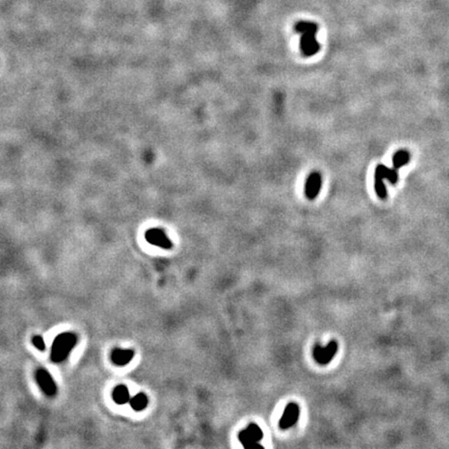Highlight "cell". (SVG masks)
<instances>
[{
  "instance_id": "obj_1",
  "label": "cell",
  "mask_w": 449,
  "mask_h": 449,
  "mask_svg": "<svg viewBox=\"0 0 449 449\" xmlns=\"http://www.w3.org/2000/svg\"><path fill=\"white\" fill-rule=\"evenodd\" d=\"M77 344V336L72 332H64L55 339L51 346L50 359L53 363H62L69 357L70 353Z\"/></svg>"
},
{
  "instance_id": "obj_2",
  "label": "cell",
  "mask_w": 449,
  "mask_h": 449,
  "mask_svg": "<svg viewBox=\"0 0 449 449\" xmlns=\"http://www.w3.org/2000/svg\"><path fill=\"white\" fill-rule=\"evenodd\" d=\"M238 439L242 446L245 448L251 447H263L259 444V442L263 439V432L256 423H250L249 426L241 430L238 434Z\"/></svg>"
},
{
  "instance_id": "obj_3",
  "label": "cell",
  "mask_w": 449,
  "mask_h": 449,
  "mask_svg": "<svg viewBox=\"0 0 449 449\" xmlns=\"http://www.w3.org/2000/svg\"><path fill=\"white\" fill-rule=\"evenodd\" d=\"M337 352H338V344L335 340L331 341L325 348L316 344L313 349V358L320 365H326L334 359Z\"/></svg>"
},
{
  "instance_id": "obj_4",
  "label": "cell",
  "mask_w": 449,
  "mask_h": 449,
  "mask_svg": "<svg viewBox=\"0 0 449 449\" xmlns=\"http://www.w3.org/2000/svg\"><path fill=\"white\" fill-rule=\"evenodd\" d=\"M35 380L37 385L47 396H54L58 392V387L51 374L46 369H37L35 372Z\"/></svg>"
},
{
  "instance_id": "obj_5",
  "label": "cell",
  "mask_w": 449,
  "mask_h": 449,
  "mask_svg": "<svg viewBox=\"0 0 449 449\" xmlns=\"http://www.w3.org/2000/svg\"><path fill=\"white\" fill-rule=\"evenodd\" d=\"M145 238L150 245H153L155 247H159L164 250H170L173 248V242L161 229L153 228L148 230L145 234Z\"/></svg>"
},
{
  "instance_id": "obj_6",
  "label": "cell",
  "mask_w": 449,
  "mask_h": 449,
  "mask_svg": "<svg viewBox=\"0 0 449 449\" xmlns=\"http://www.w3.org/2000/svg\"><path fill=\"white\" fill-rule=\"evenodd\" d=\"M299 407L295 402H290L285 408L284 413L279 421V427L281 429H288L292 427L298 420Z\"/></svg>"
},
{
  "instance_id": "obj_7",
  "label": "cell",
  "mask_w": 449,
  "mask_h": 449,
  "mask_svg": "<svg viewBox=\"0 0 449 449\" xmlns=\"http://www.w3.org/2000/svg\"><path fill=\"white\" fill-rule=\"evenodd\" d=\"M321 175L320 172H312L308 176L305 184V194L309 200H314L320 194L321 189Z\"/></svg>"
},
{
  "instance_id": "obj_8",
  "label": "cell",
  "mask_w": 449,
  "mask_h": 449,
  "mask_svg": "<svg viewBox=\"0 0 449 449\" xmlns=\"http://www.w3.org/2000/svg\"><path fill=\"white\" fill-rule=\"evenodd\" d=\"M299 47L304 56H313L321 49V44L316 40L314 33H303Z\"/></svg>"
},
{
  "instance_id": "obj_9",
  "label": "cell",
  "mask_w": 449,
  "mask_h": 449,
  "mask_svg": "<svg viewBox=\"0 0 449 449\" xmlns=\"http://www.w3.org/2000/svg\"><path fill=\"white\" fill-rule=\"evenodd\" d=\"M134 357V351L132 350H123L116 349L112 351L110 354V359L117 366H125Z\"/></svg>"
},
{
  "instance_id": "obj_10",
  "label": "cell",
  "mask_w": 449,
  "mask_h": 449,
  "mask_svg": "<svg viewBox=\"0 0 449 449\" xmlns=\"http://www.w3.org/2000/svg\"><path fill=\"white\" fill-rule=\"evenodd\" d=\"M376 172L380 173L385 180H388L392 185H395L398 181V174L395 167L389 168L385 164H378L376 167Z\"/></svg>"
},
{
  "instance_id": "obj_11",
  "label": "cell",
  "mask_w": 449,
  "mask_h": 449,
  "mask_svg": "<svg viewBox=\"0 0 449 449\" xmlns=\"http://www.w3.org/2000/svg\"><path fill=\"white\" fill-rule=\"evenodd\" d=\"M374 190H376V193L381 200H385L387 198L388 192L385 184V178L376 171H374Z\"/></svg>"
},
{
  "instance_id": "obj_12",
  "label": "cell",
  "mask_w": 449,
  "mask_h": 449,
  "mask_svg": "<svg viewBox=\"0 0 449 449\" xmlns=\"http://www.w3.org/2000/svg\"><path fill=\"white\" fill-rule=\"evenodd\" d=\"M112 398L118 405H125L128 401H130V394L126 386L120 385L115 388L112 392Z\"/></svg>"
},
{
  "instance_id": "obj_13",
  "label": "cell",
  "mask_w": 449,
  "mask_h": 449,
  "mask_svg": "<svg viewBox=\"0 0 449 449\" xmlns=\"http://www.w3.org/2000/svg\"><path fill=\"white\" fill-rule=\"evenodd\" d=\"M410 159H411L410 152L407 151V150H405V149H401V150H399V151H397L394 155H393V158H392L393 166H394L396 170H398V168H400L404 165H406L407 163H409Z\"/></svg>"
},
{
  "instance_id": "obj_14",
  "label": "cell",
  "mask_w": 449,
  "mask_h": 449,
  "mask_svg": "<svg viewBox=\"0 0 449 449\" xmlns=\"http://www.w3.org/2000/svg\"><path fill=\"white\" fill-rule=\"evenodd\" d=\"M130 406L134 411L140 412L147 408L149 404V398L144 393H138L135 396L130 399Z\"/></svg>"
},
{
  "instance_id": "obj_15",
  "label": "cell",
  "mask_w": 449,
  "mask_h": 449,
  "mask_svg": "<svg viewBox=\"0 0 449 449\" xmlns=\"http://www.w3.org/2000/svg\"><path fill=\"white\" fill-rule=\"evenodd\" d=\"M318 31L317 24L308 21H299L295 24V32L297 33H314L316 34Z\"/></svg>"
},
{
  "instance_id": "obj_16",
  "label": "cell",
  "mask_w": 449,
  "mask_h": 449,
  "mask_svg": "<svg viewBox=\"0 0 449 449\" xmlns=\"http://www.w3.org/2000/svg\"><path fill=\"white\" fill-rule=\"evenodd\" d=\"M32 344L34 345V348L37 350V351H40V352H45L46 350V344H45V341L43 339V337L42 336H39V335H35L32 337Z\"/></svg>"
}]
</instances>
